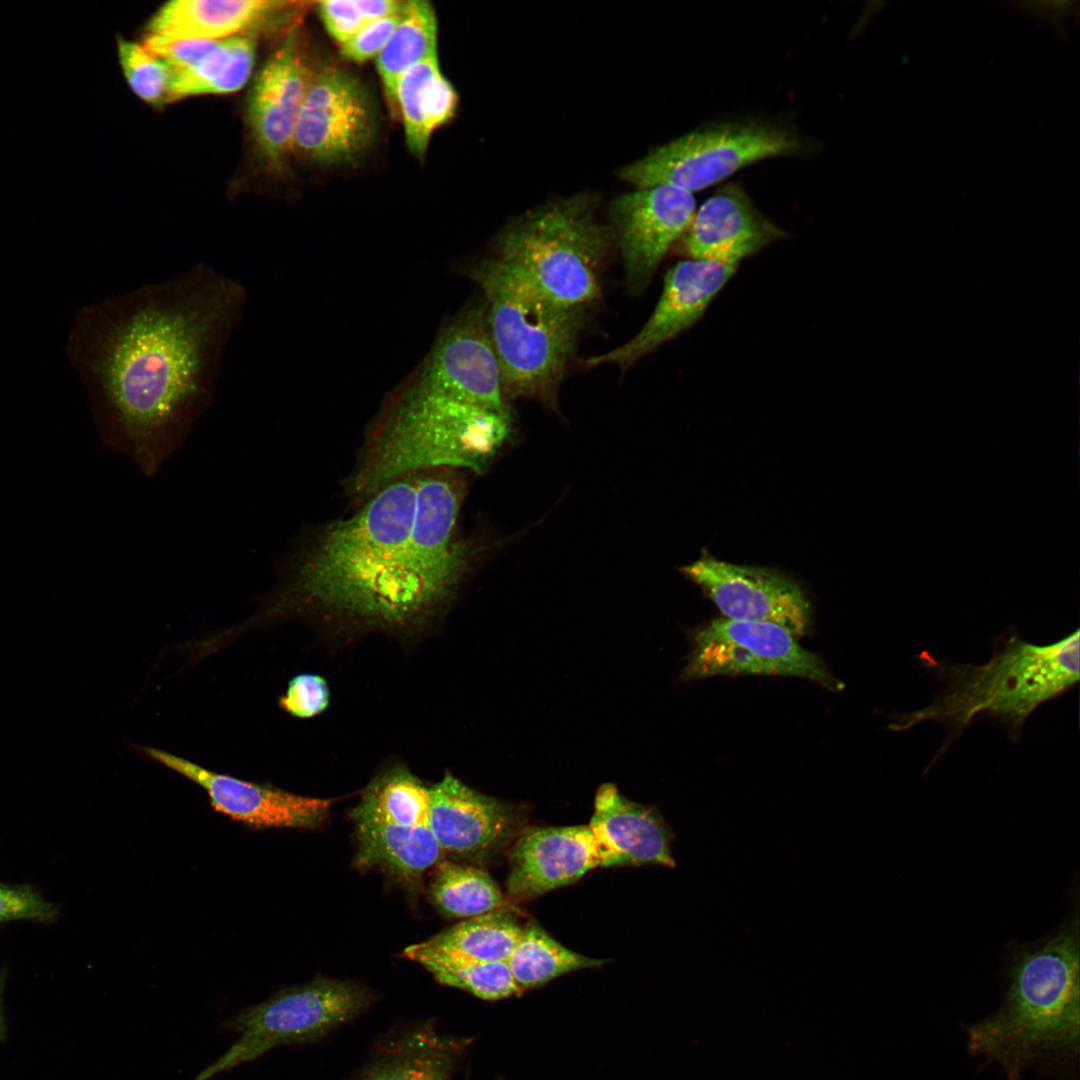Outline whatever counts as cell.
Segmentation results:
<instances>
[{
    "mask_svg": "<svg viewBox=\"0 0 1080 1080\" xmlns=\"http://www.w3.org/2000/svg\"><path fill=\"white\" fill-rule=\"evenodd\" d=\"M248 300L237 279L198 263L84 307L67 353L104 445L155 475L210 407Z\"/></svg>",
    "mask_w": 1080,
    "mask_h": 1080,
    "instance_id": "cell-1",
    "label": "cell"
},
{
    "mask_svg": "<svg viewBox=\"0 0 1080 1080\" xmlns=\"http://www.w3.org/2000/svg\"><path fill=\"white\" fill-rule=\"evenodd\" d=\"M456 472L403 476L352 515L303 537L284 560L264 615L317 608L402 625L432 614L477 553L459 533L464 484Z\"/></svg>",
    "mask_w": 1080,
    "mask_h": 1080,
    "instance_id": "cell-2",
    "label": "cell"
},
{
    "mask_svg": "<svg viewBox=\"0 0 1080 1080\" xmlns=\"http://www.w3.org/2000/svg\"><path fill=\"white\" fill-rule=\"evenodd\" d=\"M512 418L484 305L460 312L385 400L347 480L362 503L403 476L433 469L485 472L510 439Z\"/></svg>",
    "mask_w": 1080,
    "mask_h": 1080,
    "instance_id": "cell-3",
    "label": "cell"
},
{
    "mask_svg": "<svg viewBox=\"0 0 1080 1080\" xmlns=\"http://www.w3.org/2000/svg\"><path fill=\"white\" fill-rule=\"evenodd\" d=\"M1001 1007L967 1030L969 1050L1019 1080L1038 1061L1079 1047L1078 925L1040 944L1021 945L1009 964Z\"/></svg>",
    "mask_w": 1080,
    "mask_h": 1080,
    "instance_id": "cell-4",
    "label": "cell"
},
{
    "mask_svg": "<svg viewBox=\"0 0 1080 1080\" xmlns=\"http://www.w3.org/2000/svg\"><path fill=\"white\" fill-rule=\"evenodd\" d=\"M1079 630L1048 644L1035 645L1013 633L1000 640L982 665L945 664L923 657L944 679V686L927 707L902 715L889 724L904 731L922 721L949 729L943 753L977 719H990L1017 741L1026 718L1043 702L1058 696L1079 680Z\"/></svg>",
    "mask_w": 1080,
    "mask_h": 1080,
    "instance_id": "cell-5",
    "label": "cell"
},
{
    "mask_svg": "<svg viewBox=\"0 0 1080 1080\" xmlns=\"http://www.w3.org/2000/svg\"><path fill=\"white\" fill-rule=\"evenodd\" d=\"M469 276L484 295L505 401L527 398L556 409L585 313L558 304L496 256L474 265Z\"/></svg>",
    "mask_w": 1080,
    "mask_h": 1080,
    "instance_id": "cell-6",
    "label": "cell"
},
{
    "mask_svg": "<svg viewBox=\"0 0 1080 1080\" xmlns=\"http://www.w3.org/2000/svg\"><path fill=\"white\" fill-rule=\"evenodd\" d=\"M613 247L611 228L597 219L584 195L551 201L514 218L495 245L497 258L558 304L582 313L601 298Z\"/></svg>",
    "mask_w": 1080,
    "mask_h": 1080,
    "instance_id": "cell-7",
    "label": "cell"
},
{
    "mask_svg": "<svg viewBox=\"0 0 1080 1080\" xmlns=\"http://www.w3.org/2000/svg\"><path fill=\"white\" fill-rule=\"evenodd\" d=\"M370 1002V993L360 985L324 977L278 991L221 1024L236 1040L194 1080H210L277 1047L320 1040L357 1017Z\"/></svg>",
    "mask_w": 1080,
    "mask_h": 1080,
    "instance_id": "cell-8",
    "label": "cell"
},
{
    "mask_svg": "<svg viewBox=\"0 0 1080 1080\" xmlns=\"http://www.w3.org/2000/svg\"><path fill=\"white\" fill-rule=\"evenodd\" d=\"M805 147L795 131L780 124L726 121L658 146L621 168L619 176L636 188L669 185L693 193L752 163L799 154Z\"/></svg>",
    "mask_w": 1080,
    "mask_h": 1080,
    "instance_id": "cell-9",
    "label": "cell"
},
{
    "mask_svg": "<svg viewBox=\"0 0 1080 1080\" xmlns=\"http://www.w3.org/2000/svg\"><path fill=\"white\" fill-rule=\"evenodd\" d=\"M740 674L793 676L841 688L822 661L779 624L723 617L698 630L683 678Z\"/></svg>",
    "mask_w": 1080,
    "mask_h": 1080,
    "instance_id": "cell-10",
    "label": "cell"
},
{
    "mask_svg": "<svg viewBox=\"0 0 1080 1080\" xmlns=\"http://www.w3.org/2000/svg\"><path fill=\"white\" fill-rule=\"evenodd\" d=\"M376 116L365 86L334 65L312 73L295 126L292 152L314 163L350 161L372 142Z\"/></svg>",
    "mask_w": 1080,
    "mask_h": 1080,
    "instance_id": "cell-11",
    "label": "cell"
},
{
    "mask_svg": "<svg viewBox=\"0 0 1080 1080\" xmlns=\"http://www.w3.org/2000/svg\"><path fill=\"white\" fill-rule=\"evenodd\" d=\"M696 202L693 193L669 186L636 188L609 208L611 231L631 293H641L661 262L687 232Z\"/></svg>",
    "mask_w": 1080,
    "mask_h": 1080,
    "instance_id": "cell-12",
    "label": "cell"
},
{
    "mask_svg": "<svg viewBox=\"0 0 1080 1080\" xmlns=\"http://www.w3.org/2000/svg\"><path fill=\"white\" fill-rule=\"evenodd\" d=\"M140 749L200 786L217 812L255 829L315 828L325 821L332 804L329 799L300 796L270 784L218 773L161 749Z\"/></svg>",
    "mask_w": 1080,
    "mask_h": 1080,
    "instance_id": "cell-13",
    "label": "cell"
},
{
    "mask_svg": "<svg viewBox=\"0 0 1080 1080\" xmlns=\"http://www.w3.org/2000/svg\"><path fill=\"white\" fill-rule=\"evenodd\" d=\"M681 570L702 587L725 618L773 622L796 637L807 630L808 600L789 578L711 556H703Z\"/></svg>",
    "mask_w": 1080,
    "mask_h": 1080,
    "instance_id": "cell-14",
    "label": "cell"
},
{
    "mask_svg": "<svg viewBox=\"0 0 1080 1080\" xmlns=\"http://www.w3.org/2000/svg\"><path fill=\"white\" fill-rule=\"evenodd\" d=\"M312 73L294 25L250 87L246 104L250 138L257 155L271 169L279 170L292 152L297 117Z\"/></svg>",
    "mask_w": 1080,
    "mask_h": 1080,
    "instance_id": "cell-15",
    "label": "cell"
},
{
    "mask_svg": "<svg viewBox=\"0 0 1080 1080\" xmlns=\"http://www.w3.org/2000/svg\"><path fill=\"white\" fill-rule=\"evenodd\" d=\"M737 268L691 258L677 262L667 271L655 309L639 332L624 344L587 358L585 365L614 364L622 371L627 370L693 326L737 272Z\"/></svg>",
    "mask_w": 1080,
    "mask_h": 1080,
    "instance_id": "cell-16",
    "label": "cell"
},
{
    "mask_svg": "<svg viewBox=\"0 0 1080 1080\" xmlns=\"http://www.w3.org/2000/svg\"><path fill=\"white\" fill-rule=\"evenodd\" d=\"M428 826L443 851L473 860L487 859L522 830L518 807L487 796L446 774L430 788Z\"/></svg>",
    "mask_w": 1080,
    "mask_h": 1080,
    "instance_id": "cell-17",
    "label": "cell"
},
{
    "mask_svg": "<svg viewBox=\"0 0 1080 1080\" xmlns=\"http://www.w3.org/2000/svg\"><path fill=\"white\" fill-rule=\"evenodd\" d=\"M786 237L787 232L759 211L740 184L730 183L696 209L682 248L691 259L738 266Z\"/></svg>",
    "mask_w": 1080,
    "mask_h": 1080,
    "instance_id": "cell-18",
    "label": "cell"
},
{
    "mask_svg": "<svg viewBox=\"0 0 1080 1080\" xmlns=\"http://www.w3.org/2000/svg\"><path fill=\"white\" fill-rule=\"evenodd\" d=\"M509 862L507 892L522 900L577 881L602 866V854L589 825L532 827L515 838Z\"/></svg>",
    "mask_w": 1080,
    "mask_h": 1080,
    "instance_id": "cell-19",
    "label": "cell"
},
{
    "mask_svg": "<svg viewBox=\"0 0 1080 1080\" xmlns=\"http://www.w3.org/2000/svg\"><path fill=\"white\" fill-rule=\"evenodd\" d=\"M602 866L653 864L675 868L676 838L660 812L624 797L613 784L599 787L589 823Z\"/></svg>",
    "mask_w": 1080,
    "mask_h": 1080,
    "instance_id": "cell-20",
    "label": "cell"
},
{
    "mask_svg": "<svg viewBox=\"0 0 1080 1080\" xmlns=\"http://www.w3.org/2000/svg\"><path fill=\"white\" fill-rule=\"evenodd\" d=\"M288 5L274 0H173L153 14L145 39L220 40L256 33L276 23Z\"/></svg>",
    "mask_w": 1080,
    "mask_h": 1080,
    "instance_id": "cell-21",
    "label": "cell"
},
{
    "mask_svg": "<svg viewBox=\"0 0 1080 1080\" xmlns=\"http://www.w3.org/2000/svg\"><path fill=\"white\" fill-rule=\"evenodd\" d=\"M395 104L404 126L409 151L422 159L433 132L455 113L457 93L443 75L438 57L426 59L399 79Z\"/></svg>",
    "mask_w": 1080,
    "mask_h": 1080,
    "instance_id": "cell-22",
    "label": "cell"
},
{
    "mask_svg": "<svg viewBox=\"0 0 1080 1080\" xmlns=\"http://www.w3.org/2000/svg\"><path fill=\"white\" fill-rule=\"evenodd\" d=\"M354 823L361 867L377 866L403 881L415 882L441 858L443 850L428 826Z\"/></svg>",
    "mask_w": 1080,
    "mask_h": 1080,
    "instance_id": "cell-23",
    "label": "cell"
},
{
    "mask_svg": "<svg viewBox=\"0 0 1080 1080\" xmlns=\"http://www.w3.org/2000/svg\"><path fill=\"white\" fill-rule=\"evenodd\" d=\"M459 1046L432 1026H420L393 1039L359 1080H451Z\"/></svg>",
    "mask_w": 1080,
    "mask_h": 1080,
    "instance_id": "cell-24",
    "label": "cell"
},
{
    "mask_svg": "<svg viewBox=\"0 0 1080 1080\" xmlns=\"http://www.w3.org/2000/svg\"><path fill=\"white\" fill-rule=\"evenodd\" d=\"M256 56L255 33L220 40L197 64L173 71L170 102L198 95L236 92L249 80Z\"/></svg>",
    "mask_w": 1080,
    "mask_h": 1080,
    "instance_id": "cell-25",
    "label": "cell"
},
{
    "mask_svg": "<svg viewBox=\"0 0 1080 1080\" xmlns=\"http://www.w3.org/2000/svg\"><path fill=\"white\" fill-rule=\"evenodd\" d=\"M437 57V19L428 1L408 0L390 38L376 58L389 101L395 106L399 79L410 67Z\"/></svg>",
    "mask_w": 1080,
    "mask_h": 1080,
    "instance_id": "cell-26",
    "label": "cell"
},
{
    "mask_svg": "<svg viewBox=\"0 0 1080 1080\" xmlns=\"http://www.w3.org/2000/svg\"><path fill=\"white\" fill-rule=\"evenodd\" d=\"M430 801V788L406 768L394 767L367 786L352 811V819L354 822L428 826Z\"/></svg>",
    "mask_w": 1080,
    "mask_h": 1080,
    "instance_id": "cell-27",
    "label": "cell"
},
{
    "mask_svg": "<svg viewBox=\"0 0 1080 1080\" xmlns=\"http://www.w3.org/2000/svg\"><path fill=\"white\" fill-rule=\"evenodd\" d=\"M523 926L509 910L473 916L423 942L426 946L479 962H507Z\"/></svg>",
    "mask_w": 1080,
    "mask_h": 1080,
    "instance_id": "cell-28",
    "label": "cell"
},
{
    "mask_svg": "<svg viewBox=\"0 0 1080 1080\" xmlns=\"http://www.w3.org/2000/svg\"><path fill=\"white\" fill-rule=\"evenodd\" d=\"M403 954L421 964L440 983L470 992L484 1000L504 999L522 992L507 962L468 960L432 949L423 943L407 947Z\"/></svg>",
    "mask_w": 1080,
    "mask_h": 1080,
    "instance_id": "cell-29",
    "label": "cell"
},
{
    "mask_svg": "<svg viewBox=\"0 0 1080 1080\" xmlns=\"http://www.w3.org/2000/svg\"><path fill=\"white\" fill-rule=\"evenodd\" d=\"M605 961L572 951L552 938L540 925L523 926L507 964L523 990L548 983L563 974L601 966Z\"/></svg>",
    "mask_w": 1080,
    "mask_h": 1080,
    "instance_id": "cell-30",
    "label": "cell"
},
{
    "mask_svg": "<svg viewBox=\"0 0 1080 1080\" xmlns=\"http://www.w3.org/2000/svg\"><path fill=\"white\" fill-rule=\"evenodd\" d=\"M431 897L451 917L481 915L503 907L504 897L485 871L448 861L437 863Z\"/></svg>",
    "mask_w": 1080,
    "mask_h": 1080,
    "instance_id": "cell-31",
    "label": "cell"
},
{
    "mask_svg": "<svg viewBox=\"0 0 1080 1080\" xmlns=\"http://www.w3.org/2000/svg\"><path fill=\"white\" fill-rule=\"evenodd\" d=\"M117 51L123 75L133 93L143 102L160 107L171 103L173 69L142 43L119 37Z\"/></svg>",
    "mask_w": 1080,
    "mask_h": 1080,
    "instance_id": "cell-32",
    "label": "cell"
},
{
    "mask_svg": "<svg viewBox=\"0 0 1080 1080\" xmlns=\"http://www.w3.org/2000/svg\"><path fill=\"white\" fill-rule=\"evenodd\" d=\"M329 704V689L324 678L315 674H299L288 683L279 699L280 707L290 715L307 719L323 712Z\"/></svg>",
    "mask_w": 1080,
    "mask_h": 1080,
    "instance_id": "cell-33",
    "label": "cell"
},
{
    "mask_svg": "<svg viewBox=\"0 0 1080 1080\" xmlns=\"http://www.w3.org/2000/svg\"><path fill=\"white\" fill-rule=\"evenodd\" d=\"M58 908L27 885L0 883V923L13 920L52 921Z\"/></svg>",
    "mask_w": 1080,
    "mask_h": 1080,
    "instance_id": "cell-34",
    "label": "cell"
},
{
    "mask_svg": "<svg viewBox=\"0 0 1080 1080\" xmlns=\"http://www.w3.org/2000/svg\"><path fill=\"white\" fill-rule=\"evenodd\" d=\"M401 13L365 24L341 45V55L354 62H364L376 57L390 38Z\"/></svg>",
    "mask_w": 1080,
    "mask_h": 1080,
    "instance_id": "cell-35",
    "label": "cell"
},
{
    "mask_svg": "<svg viewBox=\"0 0 1080 1080\" xmlns=\"http://www.w3.org/2000/svg\"><path fill=\"white\" fill-rule=\"evenodd\" d=\"M316 5L327 32L340 46L369 23L358 0H324Z\"/></svg>",
    "mask_w": 1080,
    "mask_h": 1080,
    "instance_id": "cell-36",
    "label": "cell"
},
{
    "mask_svg": "<svg viewBox=\"0 0 1080 1080\" xmlns=\"http://www.w3.org/2000/svg\"><path fill=\"white\" fill-rule=\"evenodd\" d=\"M5 981H6V973H5L4 970H0V1041H2L5 1038L6 1031H7L6 1024H5V1019H4V1015H3V1009H2V995H3V992H4V988H5Z\"/></svg>",
    "mask_w": 1080,
    "mask_h": 1080,
    "instance_id": "cell-37",
    "label": "cell"
}]
</instances>
